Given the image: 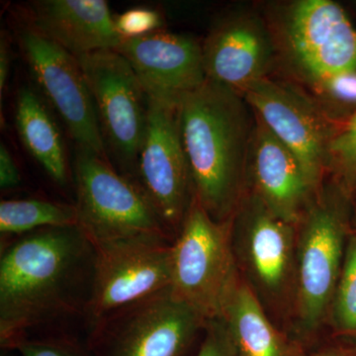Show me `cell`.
<instances>
[{"instance_id": "cell-17", "label": "cell", "mask_w": 356, "mask_h": 356, "mask_svg": "<svg viewBox=\"0 0 356 356\" xmlns=\"http://www.w3.org/2000/svg\"><path fill=\"white\" fill-rule=\"evenodd\" d=\"M27 13L26 24L76 58L116 50L123 40L104 0H38Z\"/></svg>"}, {"instance_id": "cell-4", "label": "cell", "mask_w": 356, "mask_h": 356, "mask_svg": "<svg viewBox=\"0 0 356 356\" xmlns=\"http://www.w3.org/2000/svg\"><path fill=\"white\" fill-rule=\"evenodd\" d=\"M296 240L297 225L274 214L248 189L231 218L236 269L269 317L286 332L294 304Z\"/></svg>"}, {"instance_id": "cell-24", "label": "cell", "mask_w": 356, "mask_h": 356, "mask_svg": "<svg viewBox=\"0 0 356 356\" xmlns=\"http://www.w3.org/2000/svg\"><path fill=\"white\" fill-rule=\"evenodd\" d=\"M163 24L161 13L142 7L130 9L115 18L117 32L123 39L140 38L161 31Z\"/></svg>"}, {"instance_id": "cell-25", "label": "cell", "mask_w": 356, "mask_h": 356, "mask_svg": "<svg viewBox=\"0 0 356 356\" xmlns=\"http://www.w3.org/2000/svg\"><path fill=\"white\" fill-rule=\"evenodd\" d=\"M195 356H236L224 324L219 318L207 321Z\"/></svg>"}, {"instance_id": "cell-12", "label": "cell", "mask_w": 356, "mask_h": 356, "mask_svg": "<svg viewBox=\"0 0 356 356\" xmlns=\"http://www.w3.org/2000/svg\"><path fill=\"white\" fill-rule=\"evenodd\" d=\"M137 181L175 238L194 199L178 106L149 99L146 133L138 156Z\"/></svg>"}, {"instance_id": "cell-7", "label": "cell", "mask_w": 356, "mask_h": 356, "mask_svg": "<svg viewBox=\"0 0 356 356\" xmlns=\"http://www.w3.org/2000/svg\"><path fill=\"white\" fill-rule=\"evenodd\" d=\"M238 277L231 220L215 221L194 198L172 243V294L211 320Z\"/></svg>"}, {"instance_id": "cell-2", "label": "cell", "mask_w": 356, "mask_h": 356, "mask_svg": "<svg viewBox=\"0 0 356 356\" xmlns=\"http://www.w3.org/2000/svg\"><path fill=\"white\" fill-rule=\"evenodd\" d=\"M194 198L215 221L228 222L248 191L254 113L240 93L207 81L178 106Z\"/></svg>"}, {"instance_id": "cell-28", "label": "cell", "mask_w": 356, "mask_h": 356, "mask_svg": "<svg viewBox=\"0 0 356 356\" xmlns=\"http://www.w3.org/2000/svg\"><path fill=\"white\" fill-rule=\"evenodd\" d=\"M10 49L6 37L1 36L0 43V98L3 99L4 89H6L7 79H8L9 67H10Z\"/></svg>"}, {"instance_id": "cell-29", "label": "cell", "mask_w": 356, "mask_h": 356, "mask_svg": "<svg viewBox=\"0 0 356 356\" xmlns=\"http://www.w3.org/2000/svg\"><path fill=\"white\" fill-rule=\"evenodd\" d=\"M301 356H350L346 355V353H341V351L332 350V348H323V350H320L316 351V353H312L310 355H306L305 353H303V355Z\"/></svg>"}, {"instance_id": "cell-26", "label": "cell", "mask_w": 356, "mask_h": 356, "mask_svg": "<svg viewBox=\"0 0 356 356\" xmlns=\"http://www.w3.org/2000/svg\"><path fill=\"white\" fill-rule=\"evenodd\" d=\"M318 93L343 103H356V72L337 77Z\"/></svg>"}, {"instance_id": "cell-1", "label": "cell", "mask_w": 356, "mask_h": 356, "mask_svg": "<svg viewBox=\"0 0 356 356\" xmlns=\"http://www.w3.org/2000/svg\"><path fill=\"white\" fill-rule=\"evenodd\" d=\"M95 247L76 226L20 236L0 257L1 346L30 330L86 316Z\"/></svg>"}, {"instance_id": "cell-11", "label": "cell", "mask_w": 356, "mask_h": 356, "mask_svg": "<svg viewBox=\"0 0 356 356\" xmlns=\"http://www.w3.org/2000/svg\"><path fill=\"white\" fill-rule=\"evenodd\" d=\"M242 95L318 188L329 177L330 151L339 129L322 104L297 84L273 76L252 83Z\"/></svg>"}, {"instance_id": "cell-27", "label": "cell", "mask_w": 356, "mask_h": 356, "mask_svg": "<svg viewBox=\"0 0 356 356\" xmlns=\"http://www.w3.org/2000/svg\"><path fill=\"white\" fill-rule=\"evenodd\" d=\"M20 172L6 145L0 144V188L9 191L20 184Z\"/></svg>"}, {"instance_id": "cell-15", "label": "cell", "mask_w": 356, "mask_h": 356, "mask_svg": "<svg viewBox=\"0 0 356 356\" xmlns=\"http://www.w3.org/2000/svg\"><path fill=\"white\" fill-rule=\"evenodd\" d=\"M115 51L126 58L149 99L179 106L207 81L202 44L187 35L161 30L123 39Z\"/></svg>"}, {"instance_id": "cell-10", "label": "cell", "mask_w": 356, "mask_h": 356, "mask_svg": "<svg viewBox=\"0 0 356 356\" xmlns=\"http://www.w3.org/2000/svg\"><path fill=\"white\" fill-rule=\"evenodd\" d=\"M172 243L140 238L95 245V281L84 316L89 331L114 314L170 289Z\"/></svg>"}, {"instance_id": "cell-3", "label": "cell", "mask_w": 356, "mask_h": 356, "mask_svg": "<svg viewBox=\"0 0 356 356\" xmlns=\"http://www.w3.org/2000/svg\"><path fill=\"white\" fill-rule=\"evenodd\" d=\"M346 192L329 175L297 224L295 296L287 332L301 346L329 322L350 236Z\"/></svg>"}, {"instance_id": "cell-5", "label": "cell", "mask_w": 356, "mask_h": 356, "mask_svg": "<svg viewBox=\"0 0 356 356\" xmlns=\"http://www.w3.org/2000/svg\"><path fill=\"white\" fill-rule=\"evenodd\" d=\"M277 48L297 79L317 92L356 72V29L332 0H295L266 16Z\"/></svg>"}, {"instance_id": "cell-14", "label": "cell", "mask_w": 356, "mask_h": 356, "mask_svg": "<svg viewBox=\"0 0 356 356\" xmlns=\"http://www.w3.org/2000/svg\"><path fill=\"white\" fill-rule=\"evenodd\" d=\"M202 53L207 79L241 95L252 83L273 76L278 63L268 21L250 9L222 16L204 40Z\"/></svg>"}, {"instance_id": "cell-19", "label": "cell", "mask_w": 356, "mask_h": 356, "mask_svg": "<svg viewBox=\"0 0 356 356\" xmlns=\"http://www.w3.org/2000/svg\"><path fill=\"white\" fill-rule=\"evenodd\" d=\"M15 124L21 142L47 175L60 186L69 184L70 172L57 125L38 93L28 86L18 90Z\"/></svg>"}, {"instance_id": "cell-16", "label": "cell", "mask_w": 356, "mask_h": 356, "mask_svg": "<svg viewBox=\"0 0 356 356\" xmlns=\"http://www.w3.org/2000/svg\"><path fill=\"white\" fill-rule=\"evenodd\" d=\"M254 118L248 189L261 199L274 214L297 225L318 187L312 184L294 154L255 113Z\"/></svg>"}, {"instance_id": "cell-21", "label": "cell", "mask_w": 356, "mask_h": 356, "mask_svg": "<svg viewBox=\"0 0 356 356\" xmlns=\"http://www.w3.org/2000/svg\"><path fill=\"white\" fill-rule=\"evenodd\" d=\"M327 325L337 334L356 336V234L348 238Z\"/></svg>"}, {"instance_id": "cell-6", "label": "cell", "mask_w": 356, "mask_h": 356, "mask_svg": "<svg viewBox=\"0 0 356 356\" xmlns=\"http://www.w3.org/2000/svg\"><path fill=\"white\" fill-rule=\"evenodd\" d=\"M72 177L77 228L93 245L140 238L175 240L139 184L108 159L76 147Z\"/></svg>"}, {"instance_id": "cell-9", "label": "cell", "mask_w": 356, "mask_h": 356, "mask_svg": "<svg viewBox=\"0 0 356 356\" xmlns=\"http://www.w3.org/2000/svg\"><path fill=\"white\" fill-rule=\"evenodd\" d=\"M207 321L170 289L96 325L88 346L93 356H186Z\"/></svg>"}, {"instance_id": "cell-13", "label": "cell", "mask_w": 356, "mask_h": 356, "mask_svg": "<svg viewBox=\"0 0 356 356\" xmlns=\"http://www.w3.org/2000/svg\"><path fill=\"white\" fill-rule=\"evenodd\" d=\"M19 44L37 86L65 122L76 147L108 159L86 76L74 55L31 26H21Z\"/></svg>"}, {"instance_id": "cell-18", "label": "cell", "mask_w": 356, "mask_h": 356, "mask_svg": "<svg viewBox=\"0 0 356 356\" xmlns=\"http://www.w3.org/2000/svg\"><path fill=\"white\" fill-rule=\"evenodd\" d=\"M219 318L236 356H301L304 351L269 317L238 274L222 302Z\"/></svg>"}, {"instance_id": "cell-30", "label": "cell", "mask_w": 356, "mask_h": 356, "mask_svg": "<svg viewBox=\"0 0 356 356\" xmlns=\"http://www.w3.org/2000/svg\"><path fill=\"white\" fill-rule=\"evenodd\" d=\"M2 350H3V348H2ZM1 356H7L6 353V350H4V353H1Z\"/></svg>"}, {"instance_id": "cell-23", "label": "cell", "mask_w": 356, "mask_h": 356, "mask_svg": "<svg viewBox=\"0 0 356 356\" xmlns=\"http://www.w3.org/2000/svg\"><path fill=\"white\" fill-rule=\"evenodd\" d=\"M1 348L17 350L22 356H93L88 344L70 337L21 336Z\"/></svg>"}, {"instance_id": "cell-22", "label": "cell", "mask_w": 356, "mask_h": 356, "mask_svg": "<svg viewBox=\"0 0 356 356\" xmlns=\"http://www.w3.org/2000/svg\"><path fill=\"white\" fill-rule=\"evenodd\" d=\"M330 173L346 191L356 188V110L337 129L330 151Z\"/></svg>"}, {"instance_id": "cell-8", "label": "cell", "mask_w": 356, "mask_h": 356, "mask_svg": "<svg viewBox=\"0 0 356 356\" xmlns=\"http://www.w3.org/2000/svg\"><path fill=\"white\" fill-rule=\"evenodd\" d=\"M76 58L95 102L107 154L115 168L138 184V156L146 133L149 98L118 51H99Z\"/></svg>"}, {"instance_id": "cell-20", "label": "cell", "mask_w": 356, "mask_h": 356, "mask_svg": "<svg viewBox=\"0 0 356 356\" xmlns=\"http://www.w3.org/2000/svg\"><path fill=\"white\" fill-rule=\"evenodd\" d=\"M77 227L74 205L41 199H6L0 203L2 235L23 236L38 229Z\"/></svg>"}]
</instances>
